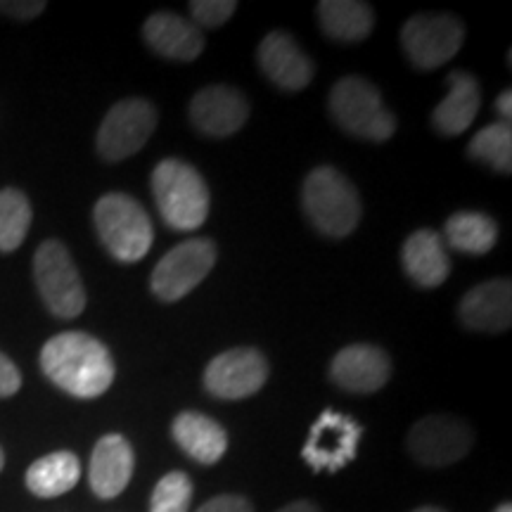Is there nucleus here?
Instances as JSON below:
<instances>
[{"label": "nucleus", "mask_w": 512, "mask_h": 512, "mask_svg": "<svg viewBox=\"0 0 512 512\" xmlns=\"http://www.w3.org/2000/svg\"><path fill=\"white\" fill-rule=\"evenodd\" d=\"M41 370L55 387L76 399H98L117 375L110 349L81 330L48 339L41 349Z\"/></svg>", "instance_id": "f257e3e1"}, {"label": "nucleus", "mask_w": 512, "mask_h": 512, "mask_svg": "<svg viewBox=\"0 0 512 512\" xmlns=\"http://www.w3.org/2000/svg\"><path fill=\"white\" fill-rule=\"evenodd\" d=\"M152 195L166 226L192 233L209 216V188L200 171L181 159H164L152 171Z\"/></svg>", "instance_id": "f03ea898"}, {"label": "nucleus", "mask_w": 512, "mask_h": 512, "mask_svg": "<svg viewBox=\"0 0 512 512\" xmlns=\"http://www.w3.org/2000/svg\"><path fill=\"white\" fill-rule=\"evenodd\" d=\"M302 202L313 228L328 238H347L361 221V197L332 166H318L306 176Z\"/></svg>", "instance_id": "7ed1b4c3"}, {"label": "nucleus", "mask_w": 512, "mask_h": 512, "mask_svg": "<svg viewBox=\"0 0 512 512\" xmlns=\"http://www.w3.org/2000/svg\"><path fill=\"white\" fill-rule=\"evenodd\" d=\"M93 221L107 252L124 264H136L155 242V226L147 211L124 192L102 195L95 202Z\"/></svg>", "instance_id": "20e7f679"}, {"label": "nucleus", "mask_w": 512, "mask_h": 512, "mask_svg": "<svg viewBox=\"0 0 512 512\" xmlns=\"http://www.w3.org/2000/svg\"><path fill=\"white\" fill-rule=\"evenodd\" d=\"M330 114L342 131L361 140L384 143L394 136L396 117L384 105L373 83L361 76H344L330 91Z\"/></svg>", "instance_id": "39448f33"}, {"label": "nucleus", "mask_w": 512, "mask_h": 512, "mask_svg": "<svg viewBox=\"0 0 512 512\" xmlns=\"http://www.w3.org/2000/svg\"><path fill=\"white\" fill-rule=\"evenodd\" d=\"M34 278L46 309L57 318H76L86 309L79 268L60 240H46L36 249Z\"/></svg>", "instance_id": "423d86ee"}, {"label": "nucleus", "mask_w": 512, "mask_h": 512, "mask_svg": "<svg viewBox=\"0 0 512 512\" xmlns=\"http://www.w3.org/2000/svg\"><path fill=\"white\" fill-rule=\"evenodd\" d=\"M465 27L456 15H415L403 24L401 46L413 67L434 72L458 55Z\"/></svg>", "instance_id": "0eeeda50"}, {"label": "nucleus", "mask_w": 512, "mask_h": 512, "mask_svg": "<svg viewBox=\"0 0 512 512\" xmlns=\"http://www.w3.org/2000/svg\"><path fill=\"white\" fill-rule=\"evenodd\" d=\"M216 264V245L207 238L185 240L162 256L150 278V287L162 302H178L190 294Z\"/></svg>", "instance_id": "6e6552de"}, {"label": "nucleus", "mask_w": 512, "mask_h": 512, "mask_svg": "<svg viewBox=\"0 0 512 512\" xmlns=\"http://www.w3.org/2000/svg\"><path fill=\"white\" fill-rule=\"evenodd\" d=\"M157 128V110L140 98L121 100L102 119L98 152L105 162H124L143 150Z\"/></svg>", "instance_id": "1a4fd4ad"}, {"label": "nucleus", "mask_w": 512, "mask_h": 512, "mask_svg": "<svg viewBox=\"0 0 512 512\" xmlns=\"http://www.w3.org/2000/svg\"><path fill=\"white\" fill-rule=\"evenodd\" d=\"M363 427L349 415L328 408L311 425L302 456L313 472H339L356 458Z\"/></svg>", "instance_id": "9d476101"}, {"label": "nucleus", "mask_w": 512, "mask_h": 512, "mask_svg": "<svg viewBox=\"0 0 512 512\" xmlns=\"http://www.w3.org/2000/svg\"><path fill=\"white\" fill-rule=\"evenodd\" d=\"M472 430L453 415H427L408 432L406 446L425 467H446L465 458L472 448Z\"/></svg>", "instance_id": "9b49d317"}, {"label": "nucleus", "mask_w": 512, "mask_h": 512, "mask_svg": "<svg viewBox=\"0 0 512 512\" xmlns=\"http://www.w3.org/2000/svg\"><path fill=\"white\" fill-rule=\"evenodd\" d=\"M268 361L256 349L223 351L204 370V389L216 399L238 401L254 396L268 380Z\"/></svg>", "instance_id": "f8f14e48"}, {"label": "nucleus", "mask_w": 512, "mask_h": 512, "mask_svg": "<svg viewBox=\"0 0 512 512\" xmlns=\"http://www.w3.org/2000/svg\"><path fill=\"white\" fill-rule=\"evenodd\" d=\"M249 102L233 86H207L190 102V121L202 136L228 138L247 124Z\"/></svg>", "instance_id": "ddd939ff"}, {"label": "nucleus", "mask_w": 512, "mask_h": 512, "mask_svg": "<svg viewBox=\"0 0 512 512\" xmlns=\"http://www.w3.org/2000/svg\"><path fill=\"white\" fill-rule=\"evenodd\" d=\"M330 377L344 392L375 394L392 377V361L373 344H351L332 358Z\"/></svg>", "instance_id": "4468645a"}, {"label": "nucleus", "mask_w": 512, "mask_h": 512, "mask_svg": "<svg viewBox=\"0 0 512 512\" xmlns=\"http://www.w3.org/2000/svg\"><path fill=\"white\" fill-rule=\"evenodd\" d=\"M259 67L268 81L287 93L304 91L309 86L316 67L309 55L299 48V43L287 31H271L259 46Z\"/></svg>", "instance_id": "2eb2a0df"}, {"label": "nucleus", "mask_w": 512, "mask_h": 512, "mask_svg": "<svg viewBox=\"0 0 512 512\" xmlns=\"http://www.w3.org/2000/svg\"><path fill=\"white\" fill-rule=\"evenodd\" d=\"M460 323L475 332H503L512 323L510 280H486L460 299Z\"/></svg>", "instance_id": "dca6fc26"}, {"label": "nucleus", "mask_w": 512, "mask_h": 512, "mask_svg": "<svg viewBox=\"0 0 512 512\" xmlns=\"http://www.w3.org/2000/svg\"><path fill=\"white\" fill-rule=\"evenodd\" d=\"M133 467H136V453L121 434H107L93 448L91 456V489L95 496L117 498L126 489L133 477Z\"/></svg>", "instance_id": "f3484780"}, {"label": "nucleus", "mask_w": 512, "mask_h": 512, "mask_svg": "<svg viewBox=\"0 0 512 512\" xmlns=\"http://www.w3.org/2000/svg\"><path fill=\"white\" fill-rule=\"evenodd\" d=\"M143 36L150 48L166 60L192 62L204 50L202 29L174 12H155L143 24Z\"/></svg>", "instance_id": "a211bd4d"}, {"label": "nucleus", "mask_w": 512, "mask_h": 512, "mask_svg": "<svg viewBox=\"0 0 512 512\" xmlns=\"http://www.w3.org/2000/svg\"><path fill=\"white\" fill-rule=\"evenodd\" d=\"M401 261L411 280L420 287H439L451 273V256L446 252L444 238L434 230H415L403 242Z\"/></svg>", "instance_id": "6ab92c4d"}, {"label": "nucleus", "mask_w": 512, "mask_h": 512, "mask_svg": "<svg viewBox=\"0 0 512 512\" xmlns=\"http://www.w3.org/2000/svg\"><path fill=\"white\" fill-rule=\"evenodd\" d=\"M448 86H451V91L434 110L432 124L441 136H460L477 119L479 105H482V93H479V83L475 76L467 72L448 74Z\"/></svg>", "instance_id": "aec40b11"}, {"label": "nucleus", "mask_w": 512, "mask_h": 512, "mask_svg": "<svg viewBox=\"0 0 512 512\" xmlns=\"http://www.w3.org/2000/svg\"><path fill=\"white\" fill-rule=\"evenodd\" d=\"M171 432H174L176 444L200 465L219 463L228 448V434L219 422L195 411L178 415Z\"/></svg>", "instance_id": "412c9836"}, {"label": "nucleus", "mask_w": 512, "mask_h": 512, "mask_svg": "<svg viewBox=\"0 0 512 512\" xmlns=\"http://www.w3.org/2000/svg\"><path fill=\"white\" fill-rule=\"evenodd\" d=\"M318 19L325 36L339 43H358L375 27V12L358 0H323L318 3Z\"/></svg>", "instance_id": "4be33fe9"}, {"label": "nucleus", "mask_w": 512, "mask_h": 512, "mask_svg": "<svg viewBox=\"0 0 512 512\" xmlns=\"http://www.w3.org/2000/svg\"><path fill=\"white\" fill-rule=\"evenodd\" d=\"M81 479V463L74 453L55 451L38 458L27 470V486L38 498H57L72 491Z\"/></svg>", "instance_id": "5701e85b"}, {"label": "nucleus", "mask_w": 512, "mask_h": 512, "mask_svg": "<svg viewBox=\"0 0 512 512\" xmlns=\"http://www.w3.org/2000/svg\"><path fill=\"white\" fill-rule=\"evenodd\" d=\"M446 242L463 254L482 256L491 252L498 240V226L491 216L479 211H458L446 221Z\"/></svg>", "instance_id": "b1692460"}, {"label": "nucleus", "mask_w": 512, "mask_h": 512, "mask_svg": "<svg viewBox=\"0 0 512 512\" xmlns=\"http://www.w3.org/2000/svg\"><path fill=\"white\" fill-rule=\"evenodd\" d=\"M31 226V204L22 190H0V252L8 254L22 245Z\"/></svg>", "instance_id": "393cba45"}, {"label": "nucleus", "mask_w": 512, "mask_h": 512, "mask_svg": "<svg viewBox=\"0 0 512 512\" xmlns=\"http://www.w3.org/2000/svg\"><path fill=\"white\" fill-rule=\"evenodd\" d=\"M467 155L477 162L489 164L498 174H510L512 171V128L508 121H498L482 128L472 138Z\"/></svg>", "instance_id": "a878e982"}, {"label": "nucleus", "mask_w": 512, "mask_h": 512, "mask_svg": "<svg viewBox=\"0 0 512 512\" xmlns=\"http://www.w3.org/2000/svg\"><path fill=\"white\" fill-rule=\"evenodd\" d=\"M192 482L185 472H169L159 479L150 498V512H188Z\"/></svg>", "instance_id": "bb28decb"}, {"label": "nucleus", "mask_w": 512, "mask_h": 512, "mask_svg": "<svg viewBox=\"0 0 512 512\" xmlns=\"http://www.w3.org/2000/svg\"><path fill=\"white\" fill-rule=\"evenodd\" d=\"M235 10H238L235 0H192L190 3V15L195 19L192 24L204 29H216L226 24Z\"/></svg>", "instance_id": "cd10ccee"}, {"label": "nucleus", "mask_w": 512, "mask_h": 512, "mask_svg": "<svg viewBox=\"0 0 512 512\" xmlns=\"http://www.w3.org/2000/svg\"><path fill=\"white\" fill-rule=\"evenodd\" d=\"M43 10H46V3H43V0H8V3L0 0V12L8 17L22 19V22L38 17Z\"/></svg>", "instance_id": "c85d7f7f"}, {"label": "nucleus", "mask_w": 512, "mask_h": 512, "mask_svg": "<svg viewBox=\"0 0 512 512\" xmlns=\"http://www.w3.org/2000/svg\"><path fill=\"white\" fill-rule=\"evenodd\" d=\"M19 387H22V375H19L15 363L0 351V399L15 396L19 392Z\"/></svg>", "instance_id": "c756f323"}, {"label": "nucleus", "mask_w": 512, "mask_h": 512, "mask_svg": "<svg viewBox=\"0 0 512 512\" xmlns=\"http://www.w3.org/2000/svg\"><path fill=\"white\" fill-rule=\"evenodd\" d=\"M197 512H254L252 503L242 496H216L202 505Z\"/></svg>", "instance_id": "7c9ffc66"}, {"label": "nucleus", "mask_w": 512, "mask_h": 512, "mask_svg": "<svg viewBox=\"0 0 512 512\" xmlns=\"http://www.w3.org/2000/svg\"><path fill=\"white\" fill-rule=\"evenodd\" d=\"M496 112L501 114V117L508 121L512 117V93L510 91H503L501 95H498L496 100Z\"/></svg>", "instance_id": "2f4dec72"}, {"label": "nucleus", "mask_w": 512, "mask_h": 512, "mask_svg": "<svg viewBox=\"0 0 512 512\" xmlns=\"http://www.w3.org/2000/svg\"><path fill=\"white\" fill-rule=\"evenodd\" d=\"M278 512H320V510H318V505L311 501H297V503L285 505V508H280Z\"/></svg>", "instance_id": "473e14b6"}, {"label": "nucleus", "mask_w": 512, "mask_h": 512, "mask_svg": "<svg viewBox=\"0 0 512 512\" xmlns=\"http://www.w3.org/2000/svg\"><path fill=\"white\" fill-rule=\"evenodd\" d=\"M413 512H444V510L434 508V505H425V508H418V510H413Z\"/></svg>", "instance_id": "72a5a7b5"}, {"label": "nucleus", "mask_w": 512, "mask_h": 512, "mask_svg": "<svg viewBox=\"0 0 512 512\" xmlns=\"http://www.w3.org/2000/svg\"><path fill=\"white\" fill-rule=\"evenodd\" d=\"M496 512H512L510 503H503V505H498V510H496Z\"/></svg>", "instance_id": "f704fd0d"}, {"label": "nucleus", "mask_w": 512, "mask_h": 512, "mask_svg": "<svg viewBox=\"0 0 512 512\" xmlns=\"http://www.w3.org/2000/svg\"><path fill=\"white\" fill-rule=\"evenodd\" d=\"M3 465H5V456H3V448H0V470H3Z\"/></svg>", "instance_id": "c9c22d12"}]
</instances>
